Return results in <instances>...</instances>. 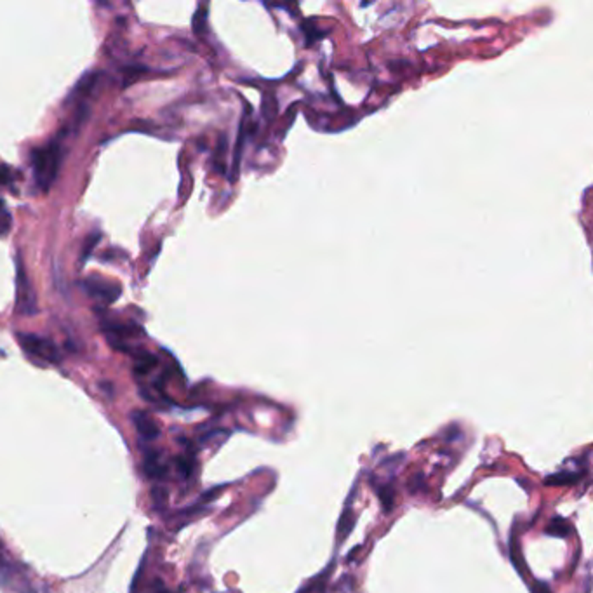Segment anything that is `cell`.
Returning a JSON list of instances; mask_svg holds the SVG:
<instances>
[{
    "label": "cell",
    "mask_w": 593,
    "mask_h": 593,
    "mask_svg": "<svg viewBox=\"0 0 593 593\" xmlns=\"http://www.w3.org/2000/svg\"><path fill=\"white\" fill-rule=\"evenodd\" d=\"M61 164V143L58 139L49 141L47 145L38 146L32 152V166H34V178L42 192H49L56 176L60 171Z\"/></svg>",
    "instance_id": "cell-1"
},
{
    "label": "cell",
    "mask_w": 593,
    "mask_h": 593,
    "mask_svg": "<svg viewBox=\"0 0 593 593\" xmlns=\"http://www.w3.org/2000/svg\"><path fill=\"white\" fill-rule=\"evenodd\" d=\"M16 339H18L23 352L28 357H32L34 360H38V362L44 363H60V350H58V346H56L49 337L38 336V334L34 333H18L16 334Z\"/></svg>",
    "instance_id": "cell-2"
},
{
    "label": "cell",
    "mask_w": 593,
    "mask_h": 593,
    "mask_svg": "<svg viewBox=\"0 0 593 593\" xmlns=\"http://www.w3.org/2000/svg\"><path fill=\"white\" fill-rule=\"evenodd\" d=\"M16 312L19 315H35L37 313V293L32 284L30 275L26 273L23 260L16 261Z\"/></svg>",
    "instance_id": "cell-3"
},
{
    "label": "cell",
    "mask_w": 593,
    "mask_h": 593,
    "mask_svg": "<svg viewBox=\"0 0 593 593\" xmlns=\"http://www.w3.org/2000/svg\"><path fill=\"white\" fill-rule=\"evenodd\" d=\"M84 289L93 300H96L101 304H111L115 303L120 298L122 287L113 280H108L103 277H91L84 280Z\"/></svg>",
    "instance_id": "cell-4"
},
{
    "label": "cell",
    "mask_w": 593,
    "mask_h": 593,
    "mask_svg": "<svg viewBox=\"0 0 593 593\" xmlns=\"http://www.w3.org/2000/svg\"><path fill=\"white\" fill-rule=\"evenodd\" d=\"M131 418H133V423H134V427H136L137 434L145 438V440H155V438H159L160 428L159 425H157L155 419H153L148 412L134 411Z\"/></svg>",
    "instance_id": "cell-5"
},
{
    "label": "cell",
    "mask_w": 593,
    "mask_h": 593,
    "mask_svg": "<svg viewBox=\"0 0 593 593\" xmlns=\"http://www.w3.org/2000/svg\"><path fill=\"white\" fill-rule=\"evenodd\" d=\"M143 470L150 478H155V480L166 475V463L162 461L159 451H152V449L146 451L145 460H143Z\"/></svg>",
    "instance_id": "cell-6"
},
{
    "label": "cell",
    "mask_w": 593,
    "mask_h": 593,
    "mask_svg": "<svg viewBox=\"0 0 593 593\" xmlns=\"http://www.w3.org/2000/svg\"><path fill=\"white\" fill-rule=\"evenodd\" d=\"M12 227V216L11 212L5 208L4 201L0 199V237H5V235L11 232Z\"/></svg>",
    "instance_id": "cell-7"
},
{
    "label": "cell",
    "mask_w": 593,
    "mask_h": 593,
    "mask_svg": "<svg viewBox=\"0 0 593 593\" xmlns=\"http://www.w3.org/2000/svg\"><path fill=\"white\" fill-rule=\"evenodd\" d=\"M100 240H101V235L98 234V232H96V234H91L89 237H87V242H86V244H84V247H82L80 265H84L87 260H89L91 254H93V251H94V247H96L98 242H100Z\"/></svg>",
    "instance_id": "cell-8"
},
{
    "label": "cell",
    "mask_w": 593,
    "mask_h": 593,
    "mask_svg": "<svg viewBox=\"0 0 593 593\" xmlns=\"http://www.w3.org/2000/svg\"><path fill=\"white\" fill-rule=\"evenodd\" d=\"M579 475L576 473H559L552 475V477L546 478V484H553V486H563V484H574L578 482Z\"/></svg>",
    "instance_id": "cell-9"
},
{
    "label": "cell",
    "mask_w": 593,
    "mask_h": 593,
    "mask_svg": "<svg viewBox=\"0 0 593 593\" xmlns=\"http://www.w3.org/2000/svg\"><path fill=\"white\" fill-rule=\"evenodd\" d=\"M178 470L183 475V478H188L193 470V460L188 456H183L178 460Z\"/></svg>",
    "instance_id": "cell-10"
},
{
    "label": "cell",
    "mask_w": 593,
    "mask_h": 593,
    "mask_svg": "<svg viewBox=\"0 0 593 593\" xmlns=\"http://www.w3.org/2000/svg\"><path fill=\"white\" fill-rule=\"evenodd\" d=\"M393 493H395V491H393L392 487H383V489H379V497L383 500V506L386 508V512H390V510H392Z\"/></svg>",
    "instance_id": "cell-11"
},
{
    "label": "cell",
    "mask_w": 593,
    "mask_h": 593,
    "mask_svg": "<svg viewBox=\"0 0 593 593\" xmlns=\"http://www.w3.org/2000/svg\"><path fill=\"white\" fill-rule=\"evenodd\" d=\"M152 494H153V503H155V508L162 510V506L166 504V501H167L166 489H164V487H153Z\"/></svg>",
    "instance_id": "cell-12"
},
{
    "label": "cell",
    "mask_w": 593,
    "mask_h": 593,
    "mask_svg": "<svg viewBox=\"0 0 593 593\" xmlns=\"http://www.w3.org/2000/svg\"><path fill=\"white\" fill-rule=\"evenodd\" d=\"M12 172L8 166H0V185H5V183L11 181Z\"/></svg>",
    "instance_id": "cell-13"
}]
</instances>
